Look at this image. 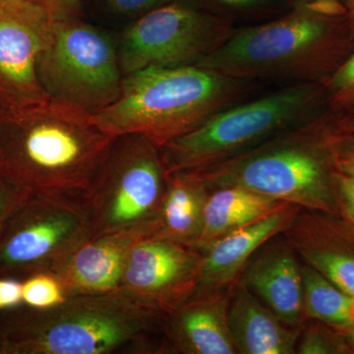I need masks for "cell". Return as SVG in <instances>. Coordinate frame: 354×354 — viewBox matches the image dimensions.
I'll return each instance as SVG.
<instances>
[{
	"mask_svg": "<svg viewBox=\"0 0 354 354\" xmlns=\"http://www.w3.org/2000/svg\"><path fill=\"white\" fill-rule=\"evenodd\" d=\"M215 15L232 21L234 17H262L281 10L279 0H186Z\"/></svg>",
	"mask_w": 354,
	"mask_h": 354,
	"instance_id": "24",
	"label": "cell"
},
{
	"mask_svg": "<svg viewBox=\"0 0 354 354\" xmlns=\"http://www.w3.org/2000/svg\"><path fill=\"white\" fill-rule=\"evenodd\" d=\"M334 18L298 2L277 19L234 29L225 43L195 65L251 82L311 83L327 62Z\"/></svg>",
	"mask_w": 354,
	"mask_h": 354,
	"instance_id": "5",
	"label": "cell"
},
{
	"mask_svg": "<svg viewBox=\"0 0 354 354\" xmlns=\"http://www.w3.org/2000/svg\"><path fill=\"white\" fill-rule=\"evenodd\" d=\"M227 325L239 354H295L302 327L288 325L237 283L228 297Z\"/></svg>",
	"mask_w": 354,
	"mask_h": 354,
	"instance_id": "18",
	"label": "cell"
},
{
	"mask_svg": "<svg viewBox=\"0 0 354 354\" xmlns=\"http://www.w3.org/2000/svg\"><path fill=\"white\" fill-rule=\"evenodd\" d=\"M29 194L27 191L18 189L0 180V227L9 214Z\"/></svg>",
	"mask_w": 354,
	"mask_h": 354,
	"instance_id": "30",
	"label": "cell"
},
{
	"mask_svg": "<svg viewBox=\"0 0 354 354\" xmlns=\"http://www.w3.org/2000/svg\"><path fill=\"white\" fill-rule=\"evenodd\" d=\"M209 190L199 180L183 171L167 177L158 228L153 237L195 248L203 223V211Z\"/></svg>",
	"mask_w": 354,
	"mask_h": 354,
	"instance_id": "20",
	"label": "cell"
},
{
	"mask_svg": "<svg viewBox=\"0 0 354 354\" xmlns=\"http://www.w3.org/2000/svg\"><path fill=\"white\" fill-rule=\"evenodd\" d=\"M3 1H4V0H0V4H1L2 2H3Z\"/></svg>",
	"mask_w": 354,
	"mask_h": 354,
	"instance_id": "37",
	"label": "cell"
},
{
	"mask_svg": "<svg viewBox=\"0 0 354 354\" xmlns=\"http://www.w3.org/2000/svg\"><path fill=\"white\" fill-rule=\"evenodd\" d=\"M234 22L174 0L132 21L121 36L123 74L150 67L197 64L234 32Z\"/></svg>",
	"mask_w": 354,
	"mask_h": 354,
	"instance_id": "10",
	"label": "cell"
},
{
	"mask_svg": "<svg viewBox=\"0 0 354 354\" xmlns=\"http://www.w3.org/2000/svg\"><path fill=\"white\" fill-rule=\"evenodd\" d=\"M230 290L191 298L165 316L158 353L239 354L227 325Z\"/></svg>",
	"mask_w": 354,
	"mask_h": 354,
	"instance_id": "17",
	"label": "cell"
},
{
	"mask_svg": "<svg viewBox=\"0 0 354 354\" xmlns=\"http://www.w3.org/2000/svg\"><path fill=\"white\" fill-rule=\"evenodd\" d=\"M342 127L346 128V129L354 130V120H353V122L351 123V125H342Z\"/></svg>",
	"mask_w": 354,
	"mask_h": 354,
	"instance_id": "35",
	"label": "cell"
},
{
	"mask_svg": "<svg viewBox=\"0 0 354 354\" xmlns=\"http://www.w3.org/2000/svg\"><path fill=\"white\" fill-rule=\"evenodd\" d=\"M239 283L288 325L299 328L306 322L302 261L283 234L253 254Z\"/></svg>",
	"mask_w": 354,
	"mask_h": 354,
	"instance_id": "14",
	"label": "cell"
},
{
	"mask_svg": "<svg viewBox=\"0 0 354 354\" xmlns=\"http://www.w3.org/2000/svg\"><path fill=\"white\" fill-rule=\"evenodd\" d=\"M164 318L127 291L68 297L50 309L0 312L7 354L158 353Z\"/></svg>",
	"mask_w": 354,
	"mask_h": 354,
	"instance_id": "2",
	"label": "cell"
},
{
	"mask_svg": "<svg viewBox=\"0 0 354 354\" xmlns=\"http://www.w3.org/2000/svg\"><path fill=\"white\" fill-rule=\"evenodd\" d=\"M91 239L85 197L30 193L0 227V277L50 272Z\"/></svg>",
	"mask_w": 354,
	"mask_h": 354,
	"instance_id": "9",
	"label": "cell"
},
{
	"mask_svg": "<svg viewBox=\"0 0 354 354\" xmlns=\"http://www.w3.org/2000/svg\"><path fill=\"white\" fill-rule=\"evenodd\" d=\"M305 264L354 297V225L339 213L300 209L281 234Z\"/></svg>",
	"mask_w": 354,
	"mask_h": 354,
	"instance_id": "13",
	"label": "cell"
},
{
	"mask_svg": "<svg viewBox=\"0 0 354 354\" xmlns=\"http://www.w3.org/2000/svg\"><path fill=\"white\" fill-rule=\"evenodd\" d=\"M304 307L307 320L316 319L348 335L354 330V297L302 262Z\"/></svg>",
	"mask_w": 354,
	"mask_h": 354,
	"instance_id": "21",
	"label": "cell"
},
{
	"mask_svg": "<svg viewBox=\"0 0 354 354\" xmlns=\"http://www.w3.org/2000/svg\"><path fill=\"white\" fill-rule=\"evenodd\" d=\"M335 178L339 214L354 225V183L337 172Z\"/></svg>",
	"mask_w": 354,
	"mask_h": 354,
	"instance_id": "29",
	"label": "cell"
},
{
	"mask_svg": "<svg viewBox=\"0 0 354 354\" xmlns=\"http://www.w3.org/2000/svg\"><path fill=\"white\" fill-rule=\"evenodd\" d=\"M23 305L22 279L0 277V312Z\"/></svg>",
	"mask_w": 354,
	"mask_h": 354,
	"instance_id": "28",
	"label": "cell"
},
{
	"mask_svg": "<svg viewBox=\"0 0 354 354\" xmlns=\"http://www.w3.org/2000/svg\"><path fill=\"white\" fill-rule=\"evenodd\" d=\"M55 16L37 0H4L0 4V114L50 102L37 64Z\"/></svg>",
	"mask_w": 354,
	"mask_h": 354,
	"instance_id": "11",
	"label": "cell"
},
{
	"mask_svg": "<svg viewBox=\"0 0 354 354\" xmlns=\"http://www.w3.org/2000/svg\"><path fill=\"white\" fill-rule=\"evenodd\" d=\"M346 337H348L349 344H351V348H353L354 351V330L353 332L349 333V334L346 335Z\"/></svg>",
	"mask_w": 354,
	"mask_h": 354,
	"instance_id": "34",
	"label": "cell"
},
{
	"mask_svg": "<svg viewBox=\"0 0 354 354\" xmlns=\"http://www.w3.org/2000/svg\"><path fill=\"white\" fill-rule=\"evenodd\" d=\"M330 151L335 171L354 183V130L333 127Z\"/></svg>",
	"mask_w": 354,
	"mask_h": 354,
	"instance_id": "25",
	"label": "cell"
},
{
	"mask_svg": "<svg viewBox=\"0 0 354 354\" xmlns=\"http://www.w3.org/2000/svg\"><path fill=\"white\" fill-rule=\"evenodd\" d=\"M174 0H102L106 10L118 17L131 18L133 21L158 7Z\"/></svg>",
	"mask_w": 354,
	"mask_h": 354,
	"instance_id": "27",
	"label": "cell"
},
{
	"mask_svg": "<svg viewBox=\"0 0 354 354\" xmlns=\"http://www.w3.org/2000/svg\"><path fill=\"white\" fill-rule=\"evenodd\" d=\"M332 129L310 120L220 164L183 172L208 190L234 186L302 209L339 213Z\"/></svg>",
	"mask_w": 354,
	"mask_h": 354,
	"instance_id": "4",
	"label": "cell"
},
{
	"mask_svg": "<svg viewBox=\"0 0 354 354\" xmlns=\"http://www.w3.org/2000/svg\"><path fill=\"white\" fill-rule=\"evenodd\" d=\"M300 2H307V1H312V0H299ZM298 1V2H299Z\"/></svg>",
	"mask_w": 354,
	"mask_h": 354,
	"instance_id": "36",
	"label": "cell"
},
{
	"mask_svg": "<svg viewBox=\"0 0 354 354\" xmlns=\"http://www.w3.org/2000/svg\"><path fill=\"white\" fill-rule=\"evenodd\" d=\"M286 203L269 215L234 230L203 250L201 269L192 297L232 290L254 253L272 237L283 234L300 211ZM190 298V299H191Z\"/></svg>",
	"mask_w": 354,
	"mask_h": 354,
	"instance_id": "15",
	"label": "cell"
},
{
	"mask_svg": "<svg viewBox=\"0 0 354 354\" xmlns=\"http://www.w3.org/2000/svg\"><path fill=\"white\" fill-rule=\"evenodd\" d=\"M169 172L160 147L143 135L114 137L85 196L91 239L139 230L153 236Z\"/></svg>",
	"mask_w": 354,
	"mask_h": 354,
	"instance_id": "7",
	"label": "cell"
},
{
	"mask_svg": "<svg viewBox=\"0 0 354 354\" xmlns=\"http://www.w3.org/2000/svg\"><path fill=\"white\" fill-rule=\"evenodd\" d=\"M150 235L124 230L92 237L77 246L51 268L67 297L120 290L133 247Z\"/></svg>",
	"mask_w": 354,
	"mask_h": 354,
	"instance_id": "16",
	"label": "cell"
},
{
	"mask_svg": "<svg viewBox=\"0 0 354 354\" xmlns=\"http://www.w3.org/2000/svg\"><path fill=\"white\" fill-rule=\"evenodd\" d=\"M255 88L200 65L150 67L124 75L120 97L94 116L113 136L143 135L162 148Z\"/></svg>",
	"mask_w": 354,
	"mask_h": 354,
	"instance_id": "3",
	"label": "cell"
},
{
	"mask_svg": "<svg viewBox=\"0 0 354 354\" xmlns=\"http://www.w3.org/2000/svg\"><path fill=\"white\" fill-rule=\"evenodd\" d=\"M114 137L93 114L57 102L0 114V180L85 197Z\"/></svg>",
	"mask_w": 354,
	"mask_h": 354,
	"instance_id": "1",
	"label": "cell"
},
{
	"mask_svg": "<svg viewBox=\"0 0 354 354\" xmlns=\"http://www.w3.org/2000/svg\"><path fill=\"white\" fill-rule=\"evenodd\" d=\"M0 354H7L6 342L1 334H0Z\"/></svg>",
	"mask_w": 354,
	"mask_h": 354,
	"instance_id": "33",
	"label": "cell"
},
{
	"mask_svg": "<svg viewBox=\"0 0 354 354\" xmlns=\"http://www.w3.org/2000/svg\"><path fill=\"white\" fill-rule=\"evenodd\" d=\"M46 8L50 9L55 16L82 15L81 0H37Z\"/></svg>",
	"mask_w": 354,
	"mask_h": 354,
	"instance_id": "31",
	"label": "cell"
},
{
	"mask_svg": "<svg viewBox=\"0 0 354 354\" xmlns=\"http://www.w3.org/2000/svg\"><path fill=\"white\" fill-rule=\"evenodd\" d=\"M202 260L198 249L145 237L129 254L120 288L165 318L194 295Z\"/></svg>",
	"mask_w": 354,
	"mask_h": 354,
	"instance_id": "12",
	"label": "cell"
},
{
	"mask_svg": "<svg viewBox=\"0 0 354 354\" xmlns=\"http://www.w3.org/2000/svg\"><path fill=\"white\" fill-rule=\"evenodd\" d=\"M283 204L245 188L230 186L209 190L195 249L205 250L221 237L264 218Z\"/></svg>",
	"mask_w": 354,
	"mask_h": 354,
	"instance_id": "19",
	"label": "cell"
},
{
	"mask_svg": "<svg viewBox=\"0 0 354 354\" xmlns=\"http://www.w3.org/2000/svg\"><path fill=\"white\" fill-rule=\"evenodd\" d=\"M327 87L333 101L337 104L354 102V53L335 70Z\"/></svg>",
	"mask_w": 354,
	"mask_h": 354,
	"instance_id": "26",
	"label": "cell"
},
{
	"mask_svg": "<svg viewBox=\"0 0 354 354\" xmlns=\"http://www.w3.org/2000/svg\"><path fill=\"white\" fill-rule=\"evenodd\" d=\"M295 353L354 354V351L346 335L316 319H308L300 330Z\"/></svg>",
	"mask_w": 354,
	"mask_h": 354,
	"instance_id": "22",
	"label": "cell"
},
{
	"mask_svg": "<svg viewBox=\"0 0 354 354\" xmlns=\"http://www.w3.org/2000/svg\"><path fill=\"white\" fill-rule=\"evenodd\" d=\"M318 95L313 83H295L218 111L160 148L167 172L197 171L220 164L308 122Z\"/></svg>",
	"mask_w": 354,
	"mask_h": 354,
	"instance_id": "6",
	"label": "cell"
},
{
	"mask_svg": "<svg viewBox=\"0 0 354 354\" xmlns=\"http://www.w3.org/2000/svg\"><path fill=\"white\" fill-rule=\"evenodd\" d=\"M23 305L32 309H50L64 304L67 295L59 279L48 272L22 279Z\"/></svg>",
	"mask_w": 354,
	"mask_h": 354,
	"instance_id": "23",
	"label": "cell"
},
{
	"mask_svg": "<svg viewBox=\"0 0 354 354\" xmlns=\"http://www.w3.org/2000/svg\"><path fill=\"white\" fill-rule=\"evenodd\" d=\"M346 13L348 14L349 23H351V31L354 34V0H348Z\"/></svg>",
	"mask_w": 354,
	"mask_h": 354,
	"instance_id": "32",
	"label": "cell"
},
{
	"mask_svg": "<svg viewBox=\"0 0 354 354\" xmlns=\"http://www.w3.org/2000/svg\"><path fill=\"white\" fill-rule=\"evenodd\" d=\"M37 70L50 102L93 115L118 100L124 78L118 44L78 16H55Z\"/></svg>",
	"mask_w": 354,
	"mask_h": 354,
	"instance_id": "8",
	"label": "cell"
}]
</instances>
